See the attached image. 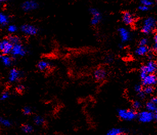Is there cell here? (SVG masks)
<instances>
[{"label": "cell", "instance_id": "1", "mask_svg": "<svg viewBox=\"0 0 157 135\" xmlns=\"http://www.w3.org/2000/svg\"><path fill=\"white\" fill-rule=\"evenodd\" d=\"M119 117L121 120L131 121L137 118V113L135 110L120 109L118 111Z\"/></svg>", "mask_w": 157, "mask_h": 135}, {"label": "cell", "instance_id": "2", "mask_svg": "<svg viewBox=\"0 0 157 135\" xmlns=\"http://www.w3.org/2000/svg\"><path fill=\"white\" fill-rule=\"evenodd\" d=\"M157 22L155 18L150 17L146 18L143 22L141 28L142 32L145 34H149L155 30L156 27Z\"/></svg>", "mask_w": 157, "mask_h": 135}, {"label": "cell", "instance_id": "3", "mask_svg": "<svg viewBox=\"0 0 157 135\" xmlns=\"http://www.w3.org/2000/svg\"><path fill=\"white\" fill-rule=\"evenodd\" d=\"M27 53L26 49L21 44V43L13 45L10 54L13 57H23L26 55Z\"/></svg>", "mask_w": 157, "mask_h": 135}, {"label": "cell", "instance_id": "4", "mask_svg": "<svg viewBox=\"0 0 157 135\" xmlns=\"http://www.w3.org/2000/svg\"><path fill=\"white\" fill-rule=\"evenodd\" d=\"M155 113L148 111H143L141 112L137 115V118L140 122L146 123L152 122L153 120H155Z\"/></svg>", "mask_w": 157, "mask_h": 135}, {"label": "cell", "instance_id": "5", "mask_svg": "<svg viewBox=\"0 0 157 135\" xmlns=\"http://www.w3.org/2000/svg\"><path fill=\"white\" fill-rule=\"evenodd\" d=\"M20 29L24 34L30 36L36 35L39 32V29L31 24H24L21 26Z\"/></svg>", "mask_w": 157, "mask_h": 135}, {"label": "cell", "instance_id": "6", "mask_svg": "<svg viewBox=\"0 0 157 135\" xmlns=\"http://www.w3.org/2000/svg\"><path fill=\"white\" fill-rule=\"evenodd\" d=\"M39 6V3L34 0H27L22 3L21 8L25 12H29L37 9Z\"/></svg>", "mask_w": 157, "mask_h": 135}, {"label": "cell", "instance_id": "7", "mask_svg": "<svg viewBox=\"0 0 157 135\" xmlns=\"http://www.w3.org/2000/svg\"><path fill=\"white\" fill-rule=\"evenodd\" d=\"M12 47L13 44H11L7 39L0 41V52L3 55L10 54Z\"/></svg>", "mask_w": 157, "mask_h": 135}, {"label": "cell", "instance_id": "8", "mask_svg": "<svg viewBox=\"0 0 157 135\" xmlns=\"http://www.w3.org/2000/svg\"><path fill=\"white\" fill-rule=\"evenodd\" d=\"M23 76L22 72L17 68H12L9 71L8 81L10 83L17 82Z\"/></svg>", "mask_w": 157, "mask_h": 135}, {"label": "cell", "instance_id": "9", "mask_svg": "<svg viewBox=\"0 0 157 135\" xmlns=\"http://www.w3.org/2000/svg\"><path fill=\"white\" fill-rule=\"evenodd\" d=\"M157 78L156 75L153 74H148L142 79V84L144 86L156 85L157 84Z\"/></svg>", "mask_w": 157, "mask_h": 135}, {"label": "cell", "instance_id": "10", "mask_svg": "<svg viewBox=\"0 0 157 135\" xmlns=\"http://www.w3.org/2000/svg\"><path fill=\"white\" fill-rule=\"evenodd\" d=\"M90 12L93 15V18L91 20V24L93 26H96L101 22L102 19L101 12L96 8H91L90 9Z\"/></svg>", "mask_w": 157, "mask_h": 135}, {"label": "cell", "instance_id": "11", "mask_svg": "<svg viewBox=\"0 0 157 135\" xmlns=\"http://www.w3.org/2000/svg\"><path fill=\"white\" fill-rule=\"evenodd\" d=\"M121 41L123 43H125L130 41L131 39V34L127 29L121 27L118 29Z\"/></svg>", "mask_w": 157, "mask_h": 135}, {"label": "cell", "instance_id": "12", "mask_svg": "<svg viewBox=\"0 0 157 135\" xmlns=\"http://www.w3.org/2000/svg\"><path fill=\"white\" fill-rule=\"evenodd\" d=\"M107 72L106 70L103 68L97 69L94 72V79L97 81H102L106 79Z\"/></svg>", "mask_w": 157, "mask_h": 135}, {"label": "cell", "instance_id": "13", "mask_svg": "<svg viewBox=\"0 0 157 135\" xmlns=\"http://www.w3.org/2000/svg\"><path fill=\"white\" fill-rule=\"evenodd\" d=\"M122 21L123 23L127 25H131L133 24L135 21L134 17L129 11H125L123 13L122 15Z\"/></svg>", "mask_w": 157, "mask_h": 135}, {"label": "cell", "instance_id": "14", "mask_svg": "<svg viewBox=\"0 0 157 135\" xmlns=\"http://www.w3.org/2000/svg\"><path fill=\"white\" fill-rule=\"evenodd\" d=\"M144 66L147 74H153L157 71V63L153 61H148Z\"/></svg>", "mask_w": 157, "mask_h": 135}, {"label": "cell", "instance_id": "15", "mask_svg": "<svg viewBox=\"0 0 157 135\" xmlns=\"http://www.w3.org/2000/svg\"><path fill=\"white\" fill-rule=\"evenodd\" d=\"M37 69L41 71H46L51 67V63L49 61L42 60L37 63Z\"/></svg>", "mask_w": 157, "mask_h": 135}, {"label": "cell", "instance_id": "16", "mask_svg": "<svg viewBox=\"0 0 157 135\" xmlns=\"http://www.w3.org/2000/svg\"><path fill=\"white\" fill-rule=\"evenodd\" d=\"M135 52L138 56H144L148 54L149 52V49L147 46H140L136 49Z\"/></svg>", "mask_w": 157, "mask_h": 135}, {"label": "cell", "instance_id": "17", "mask_svg": "<svg viewBox=\"0 0 157 135\" xmlns=\"http://www.w3.org/2000/svg\"><path fill=\"white\" fill-rule=\"evenodd\" d=\"M3 65L5 67H11L12 65L13 61L12 57L8 55H3L2 59H1Z\"/></svg>", "mask_w": 157, "mask_h": 135}, {"label": "cell", "instance_id": "18", "mask_svg": "<svg viewBox=\"0 0 157 135\" xmlns=\"http://www.w3.org/2000/svg\"><path fill=\"white\" fill-rule=\"evenodd\" d=\"M125 133H126V131L125 130V129L115 127V128L110 129L109 131L107 132V135H123Z\"/></svg>", "mask_w": 157, "mask_h": 135}, {"label": "cell", "instance_id": "19", "mask_svg": "<svg viewBox=\"0 0 157 135\" xmlns=\"http://www.w3.org/2000/svg\"><path fill=\"white\" fill-rule=\"evenodd\" d=\"M10 22V19L5 13L0 12V25L2 26H6L8 25Z\"/></svg>", "mask_w": 157, "mask_h": 135}, {"label": "cell", "instance_id": "20", "mask_svg": "<svg viewBox=\"0 0 157 135\" xmlns=\"http://www.w3.org/2000/svg\"><path fill=\"white\" fill-rule=\"evenodd\" d=\"M145 107H146V110L148 111L153 112V113H157V105L156 103H154L151 100L148 101L147 102L145 105Z\"/></svg>", "mask_w": 157, "mask_h": 135}, {"label": "cell", "instance_id": "21", "mask_svg": "<svg viewBox=\"0 0 157 135\" xmlns=\"http://www.w3.org/2000/svg\"><path fill=\"white\" fill-rule=\"evenodd\" d=\"M7 39H8V41L13 45L21 43V40L20 37H19L17 35L11 34V35H9L7 38Z\"/></svg>", "mask_w": 157, "mask_h": 135}, {"label": "cell", "instance_id": "22", "mask_svg": "<svg viewBox=\"0 0 157 135\" xmlns=\"http://www.w3.org/2000/svg\"><path fill=\"white\" fill-rule=\"evenodd\" d=\"M34 123L37 125H42L45 123V119L44 118L41 116H35L33 118Z\"/></svg>", "mask_w": 157, "mask_h": 135}, {"label": "cell", "instance_id": "23", "mask_svg": "<svg viewBox=\"0 0 157 135\" xmlns=\"http://www.w3.org/2000/svg\"><path fill=\"white\" fill-rule=\"evenodd\" d=\"M0 125L5 127H9L11 126L12 123L10 120L2 117H0Z\"/></svg>", "mask_w": 157, "mask_h": 135}, {"label": "cell", "instance_id": "24", "mask_svg": "<svg viewBox=\"0 0 157 135\" xmlns=\"http://www.w3.org/2000/svg\"><path fill=\"white\" fill-rule=\"evenodd\" d=\"M22 131L25 133L26 134H30L32 133L33 131V128L32 126L28 124H25L23 125L21 127Z\"/></svg>", "mask_w": 157, "mask_h": 135}, {"label": "cell", "instance_id": "25", "mask_svg": "<svg viewBox=\"0 0 157 135\" xmlns=\"http://www.w3.org/2000/svg\"><path fill=\"white\" fill-rule=\"evenodd\" d=\"M143 91L146 95H150L154 92V89L152 85H146L145 86Z\"/></svg>", "mask_w": 157, "mask_h": 135}, {"label": "cell", "instance_id": "26", "mask_svg": "<svg viewBox=\"0 0 157 135\" xmlns=\"http://www.w3.org/2000/svg\"><path fill=\"white\" fill-rule=\"evenodd\" d=\"M7 31L11 34H13L18 31V27L15 25H10L7 27Z\"/></svg>", "mask_w": 157, "mask_h": 135}, {"label": "cell", "instance_id": "27", "mask_svg": "<svg viewBox=\"0 0 157 135\" xmlns=\"http://www.w3.org/2000/svg\"><path fill=\"white\" fill-rule=\"evenodd\" d=\"M132 106H133L134 110H139V109H141L142 107V103H141L140 101L136 100V101H134V103H133V105H132Z\"/></svg>", "mask_w": 157, "mask_h": 135}, {"label": "cell", "instance_id": "28", "mask_svg": "<svg viewBox=\"0 0 157 135\" xmlns=\"http://www.w3.org/2000/svg\"><path fill=\"white\" fill-rule=\"evenodd\" d=\"M22 112H23V113L24 115L28 116L32 114V110L30 107L26 106V107H24V108L23 109Z\"/></svg>", "mask_w": 157, "mask_h": 135}, {"label": "cell", "instance_id": "29", "mask_svg": "<svg viewBox=\"0 0 157 135\" xmlns=\"http://www.w3.org/2000/svg\"><path fill=\"white\" fill-rule=\"evenodd\" d=\"M10 94L8 92H4L0 96V100L4 101L9 98Z\"/></svg>", "mask_w": 157, "mask_h": 135}, {"label": "cell", "instance_id": "30", "mask_svg": "<svg viewBox=\"0 0 157 135\" xmlns=\"http://www.w3.org/2000/svg\"><path fill=\"white\" fill-rule=\"evenodd\" d=\"M141 5L149 7L154 5V2L151 0H141Z\"/></svg>", "mask_w": 157, "mask_h": 135}, {"label": "cell", "instance_id": "31", "mask_svg": "<svg viewBox=\"0 0 157 135\" xmlns=\"http://www.w3.org/2000/svg\"><path fill=\"white\" fill-rule=\"evenodd\" d=\"M147 73L146 72V70L145 69L144 65H143L140 68V77L141 79H144L145 77L147 75Z\"/></svg>", "mask_w": 157, "mask_h": 135}, {"label": "cell", "instance_id": "32", "mask_svg": "<svg viewBox=\"0 0 157 135\" xmlns=\"http://www.w3.org/2000/svg\"><path fill=\"white\" fill-rule=\"evenodd\" d=\"M25 90V87L23 85H19L16 87V90L19 93H22L23 92L24 90Z\"/></svg>", "mask_w": 157, "mask_h": 135}, {"label": "cell", "instance_id": "33", "mask_svg": "<svg viewBox=\"0 0 157 135\" xmlns=\"http://www.w3.org/2000/svg\"><path fill=\"white\" fill-rule=\"evenodd\" d=\"M148 41L146 38H143L139 41L140 46H146L148 44Z\"/></svg>", "mask_w": 157, "mask_h": 135}, {"label": "cell", "instance_id": "34", "mask_svg": "<svg viewBox=\"0 0 157 135\" xmlns=\"http://www.w3.org/2000/svg\"><path fill=\"white\" fill-rule=\"evenodd\" d=\"M138 9H139L140 10H141V11H147L150 9V7L142 5H140V6L138 7Z\"/></svg>", "mask_w": 157, "mask_h": 135}, {"label": "cell", "instance_id": "35", "mask_svg": "<svg viewBox=\"0 0 157 135\" xmlns=\"http://www.w3.org/2000/svg\"><path fill=\"white\" fill-rule=\"evenodd\" d=\"M135 91L137 93H139L140 92L142 91L143 90V87H142V85H136L135 86Z\"/></svg>", "mask_w": 157, "mask_h": 135}, {"label": "cell", "instance_id": "36", "mask_svg": "<svg viewBox=\"0 0 157 135\" xmlns=\"http://www.w3.org/2000/svg\"><path fill=\"white\" fill-rule=\"evenodd\" d=\"M138 97H139L140 99H144V98H145V97L146 94L144 93V92L142 90V91L140 92L139 93H138Z\"/></svg>", "mask_w": 157, "mask_h": 135}, {"label": "cell", "instance_id": "37", "mask_svg": "<svg viewBox=\"0 0 157 135\" xmlns=\"http://www.w3.org/2000/svg\"><path fill=\"white\" fill-rule=\"evenodd\" d=\"M152 50L155 51V52H156L157 50V43H155L153 45V47H152Z\"/></svg>", "mask_w": 157, "mask_h": 135}, {"label": "cell", "instance_id": "38", "mask_svg": "<svg viewBox=\"0 0 157 135\" xmlns=\"http://www.w3.org/2000/svg\"><path fill=\"white\" fill-rule=\"evenodd\" d=\"M154 41L155 43H157V34H155L154 37Z\"/></svg>", "mask_w": 157, "mask_h": 135}, {"label": "cell", "instance_id": "39", "mask_svg": "<svg viewBox=\"0 0 157 135\" xmlns=\"http://www.w3.org/2000/svg\"><path fill=\"white\" fill-rule=\"evenodd\" d=\"M7 0H0V4H2L3 3L5 2Z\"/></svg>", "mask_w": 157, "mask_h": 135}, {"label": "cell", "instance_id": "40", "mask_svg": "<svg viewBox=\"0 0 157 135\" xmlns=\"http://www.w3.org/2000/svg\"><path fill=\"white\" fill-rule=\"evenodd\" d=\"M3 55V54L2 53L0 52V60H1V59H2Z\"/></svg>", "mask_w": 157, "mask_h": 135}, {"label": "cell", "instance_id": "41", "mask_svg": "<svg viewBox=\"0 0 157 135\" xmlns=\"http://www.w3.org/2000/svg\"><path fill=\"white\" fill-rule=\"evenodd\" d=\"M119 48H123V46H122V45H119Z\"/></svg>", "mask_w": 157, "mask_h": 135}]
</instances>
